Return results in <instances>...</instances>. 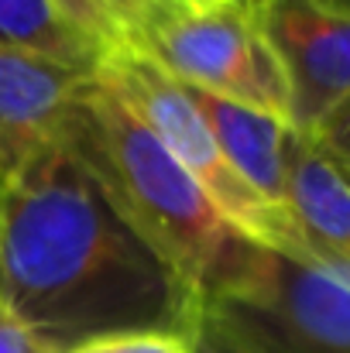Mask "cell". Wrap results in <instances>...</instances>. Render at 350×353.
<instances>
[{
    "label": "cell",
    "mask_w": 350,
    "mask_h": 353,
    "mask_svg": "<svg viewBox=\"0 0 350 353\" xmlns=\"http://www.w3.org/2000/svg\"><path fill=\"white\" fill-rule=\"evenodd\" d=\"M189 3H231V0H189Z\"/></svg>",
    "instance_id": "obj_17"
},
{
    "label": "cell",
    "mask_w": 350,
    "mask_h": 353,
    "mask_svg": "<svg viewBox=\"0 0 350 353\" xmlns=\"http://www.w3.org/2000/svg\"><path fill=\"white\" fill-rule=\"evenodd\" d=\"M93 72H76L41 55L0 45V168L3 175L35 151L59 141L79 83Z\"/></svg>",
    "instance_id": "obj_7"
},
{
    "label": "cell",
    "mask_w": 350,
    "mask_h": 353,
    "mask_svg": "<svg viewBox=\"0 0 350 353\" xmlns=\"http://www.w3.org/2000/svg\"><path fill=\"white\" fill-rule=\"evenodd\" d=\"M327 158H333L344 172H350V103L333 110L313 134H306Z\"/></svg>",
    "instance_id": "obj_13"
},
{
    "label": "cell",
    "mask_w": 350,
    "mask_h": 353,
    "mask_svg": "<svg viewBox=\"0 0 350 353\" xmlns=\"http://www.w3.org/2000/svg\"><path fill=\"white\" fill-rule=\"evenodd\" d=\"M285 196L306 243L350 261V175L299 130L289 144Z\"/></svg>",
    "instance_id": "obj_9"
},
{
    "label": "cell",
    "mask_w": 350,
    "mask_h": 353,
    "mask_svg": "<svg viewBox=\"0 0 350 353\" xmlns=\"http://www.w3.org/2000/svg\"><path fill=\"white\" fill-rule=\"evenodd\" d=\"M0 182H3V168H0Z\"/></svg>",
    "instance_id": "obj_19"
},
{
    "label": "cell",
    "mask_w": 350,
    "mask_h": 353,
    "mask_svg": "<svg viewBox=\"0 0 350 353\" xmlns=\"http://www.w3.org/2000/svg\"><path fill=\"white\" fill-rule=\"evenodd\" d=\"M97 76L168 148V154L193 175V182L203 189L213 210L237 234L247 236L251 243L289 250V254L309 250L295 213L271 206L233 172L224 151L217 148L210 127L200 117V110L186 97V90L158 62H151L137 48H120L104 55Z\"/></svg>",
    "instance_id": "obj_4"
},
{
    "label": "cell",
    "mask_w": 350,
    "mask_h": 353,
    "mask_svg": "<svg viewBox=\"0 0 350 353\" xmlns=\"http://www.w3.org/2000/svg\"><path fill=\"white\" fill-rule=\"evenodd\" d=\"M48 7L69 31H76L100 55L134 48L137 14L127 0H48Z\"/></svg>",
    "instance_id": "obj_11"
},
{
    "label": "cell",
    "mask_w": 350,
    "mask_h": 353,
    "mask_svg": "<svg viewBox=\"0 0 350 353\" xmlns=\"http://www.w3.org/2000/svg\"><path fill=\"white\" fill-rule=\"evenodd\" d=\"M196 350H200V353H210V350H203V347H196Z\"/></svg>",
    "instance_id": "obj_18"
},
{
    "label": "cell",
    "mask_w": 350,
    "mask_h": 353,
    "mask_svg": "<svg viewBox=\"0 0 350 353\" xmlns=\"http://www.w3.org/2000/svg\"><path fill=\"white\" fill-rule=\"evenodd\" d=\"M59 141L100 182L114 210L200 295L231 268L240 236L141 117L93 72L79 83Z\"/></svg>",
    "instance_id": "obj_2"
},
{
    "label": "cell",
    "mask_w": 350,
    "mask_h": 353,
    "mask_svg": "<svg viewBox=\"0 0 350 353\" xmlns=\"http://www.w3.org/2000/svg\"><path fill=\"white\" fill-rule=\"evenodd\" d=\"M347 175H350V172H347Z\"/></svg>",
    "instance_id": "obj_20"
},
{
    "label": "cell",
    "mask_w": 350,
    "mask_h": 353,
    "mask_svg": "<svg viewBox=\"0 0 350 353\" xmlns=\"http://www.w3.org/2000/svg\"><path fill=\"white\" fill-rule=\"evenodd\" d=\"M130 7H134V14H137V28L148 21V17H158V14H168V10H175V7H182V3H189V0H127ZM137 34V31H134Z\"/></svg>",
    "instance_id": "obj_15"
},
{
    "label": "cell",
    "mask_w": 350,
    "mask_h": 353,
    "mask_svg": "<svg viewBox=\"0 0 350 353\" xmlns=\"http://www.w3.org/2000/svg\"><path fill=\"white\" fill-rule=\"evenodd\" d=\"M0 45L41 55L76 72H97L100 52L69 31L48 0H0Z\"/></svg>",
    "instance_id": "obj_10"
},
{
    "label": "cell",
    "mask_w": 350,
    "mask_h": 353,
    "mask_svg": "<svg viewBox=\"0 0 350 353\" xmlns=\"http://www.w3.org/2000/svg\"><path fill=\"white\" fill-rule=\"evenodd\" d=\"M0 353H48L17 319L0 309Z\"/></svg>",
    "instance_id": "obj_14"
},
{
    "label": "cell",
    "mask_w": 350,
    "mask_h": 353,
    "mask_svg": "<svg viewBox=\"0 0 350 353\" xmlns=\"http://www.w3.org/2000/svg\"><path fill=\"white\" fill-rule=\"evenodd\" d=\"M182 86V83H179ZM193 107L200 110L203 123L210 127L217 148L231 161V168L271 206L289 210L285 196V161H289V144H292V123L278 117H268L261 110L240 107L231 100H220L213 93L182 86Z\"/></svg>",
    "instance_id": "obj_8"
},
{
    "label": "cell",
    "mask_w": 350,
    "mask_h": 353,
    "mask_svg": "<svg viewBox=\"0 0 350 353\" xmlns=\"http://www.w3.org/2000/svg\"><path fill=\"white\" fill-rule=\"evenodd\" d=\"M0 309L48 353L127 330L196 336V295L62 144L0 182Z\"/></svg>",
    "instance_id": "obj_1"
},
{
    "label": "cell",
    "mask_w": 350,
    "mask_h": 353,
    "mask_svg": "<svg viewBox=\"0 0 350 353\" xmlns=\"http://www.w3.org/2000/svg\"><path fill=\"white\" fill-rule=\"evenodd\" d=\"M316 7H323V10H330V14H337V17H347L350 21V0H313Z\"/></svg>",
    "instance_id": "obj_16"
},
{
    "label": "cell",
    "mask_w": 350,
    "mask_h": 353,
    "mask_svg": "<svg viewBox=\"0 0 350 353\" xmlns=\"http://www.w3.org/2000/svg\"><path fill=\"white\" fill-rule=\"evenodd\" d=\"M254 7L289 83L292 130L313 134L350 103V21L313 0H254Z\"/></svg>",
    "instance_id": "obj_6"
},
{
    "label": "cell",
    "mask_w": 350,
    "mask_h": 353,
    "mask_svg": "<svg viewBox=\"0 0 350 353\" xmlns=\"http://www.w3.org/2000/svg\"><path fill=\"white\" fill-rule=\"evenodd\" d=\"M196 347L210 353H350V261L244 240L200 295Z\"/></svg>",
    "instance_id": "obj_3"
},
{
    "label": "cell",
    "mask_w": 350,
    "mask_h": 353,
    "mask_svg": "<svg viewBox=\"0 0 350 353\" xmlns=\"http://www.w3.org/2000/svg\"><path fill=\"white\" fill-rule=\"evenodd\" d=\"M134 48L182 86L292 123L289 83L261 31L254 0L182 3L148 17L134 34Z\"/></svg>",
    "instance_id": "obj_5"
},
{
    "label": "cell",
    "mask_w": 350,
    "mask_h": 353,
    "mask_svg": "<svg viewBox=\"0 0 350 353\" xmlns=\"http://www.w3.org/2000/svg\"><path fill=\"white\" fill-rule=\"evenodd\" d=\"M66 353H200L196 336L172 333V330H127V333H107L93 336L86 343H76Z\"/></svg>",
    "instance_id": "obj_12"
}]
</instances>
